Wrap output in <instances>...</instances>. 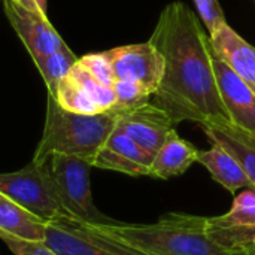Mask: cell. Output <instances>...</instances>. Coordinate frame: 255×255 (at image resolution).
Masks as SVG:
<instances>
[{"label": "cell", "mask_w": 255, "mask_h": 255, "mask_svg": "<svg viewBox=\"0 0 255 255\" xmlns=\"http://www.w3.org/2000/svg\"><path fill=\"white\" fill-rule=\"evenodd\" d=\"M148 42L164 60L154 105L176 124L230 123L215 79L211 39L185 3L172 1L161 10Z\"/></svg>", "instance_id": "1"}, {"label": "cell", "mask_w": 255, "mask_h": 255, "mask_svg": "<svg viewBox=\"0 0 255 255\" xmlns=\"http://www.w3.org/2000/svg\"><path fill=\"white\" fill-rule=\"evenodd\" d=\"M206 217L167 212L152 224H127L109 220L90 224L146 255H230L206 233Z\"/></svg>", "instance_id": "2"}, {"label": "cell", "mask_w": 255, "mask_h": 255, "mask_svg": "<svg viewBox=\"0 0 255 255\" xmlns=\"http://www.w3.org/2000/svg\"><path fill=\"white\" fill-rule=\"evenodd\" d=\"M118 112L111 109L93 115L75 114L61 108L48 94L43 133L33 160H42L49 154H66L84 158L93 166L96 154L117 127Z\"/></svg>", "instance_id": "3"}, {"label": "cell", "mask_w": 255, "mask_h": 255, "mask_svg": "<svg viewBox=\"0 0 255 255\" xmlns=\"http://www.w3.org/2000/svg\"><path fill=\"white\" fill-rule=\"evenodd\" d=\"M34 161L43 166L52 193L69 218L87 224L109 221L93 200L90 184L91 163L66 154H49Z\"/></svg>", "instance_id": "4"}, {"label": "cell", "mask_w": 255, "mask_h": 255, "mask_svg": "<svg viewBox=\"0 0 255 255\" xmlns=\"http://www.w3.org/2000/svg\"><path fill=\"white\" fill-rule=\"evenodd\" d=\"M43 242L57 255H146L87 223L66 217L45 224Z\"/></svg>", "instance_id": "5"}, {"label": "cell", "mask_w": 255, "mask_h": 255, "mask_svg": "<svg viewBox=\"0 0 255 255\" xmlns=\"http://www.w3.org/2000/svg\"><path fill=\"white\" fill-rule=\"evenodd\" d=\"M0 193L45 223L63 217L69 218L57 202L39 161L31 160L16 172L0 173Z\"/></svg>", "instance_id": "6"}, {"label": "cell", "mask_w": 255, "mask_h": 255, "mask_svg": "<svg viewBox=\"0 0 255 255\" xmlns=\"http://www.w3.org/2000/svg\"><path fill=\"white\" fill-rule=\"evenodd\" d=\"M209 239L224 253H245L255 245V190L245 188L233 200L230 211L206 217Z\"/></svg>", "instance_id": "7"}, {"label": "cell", "mask_w": 255, "mask_h": 255, "mask_svg": "<svg viewBox=\"0 0 255 255\" xmlns=\"http://www.w3.org/2000/svg\"><path fill=\"white\" fill-rule=\"evenodd\" d=\"M103 52L112 66L115 81H131L152 94L157 91L164 72V60L151 42L117 46Z\"/></svg>", "instance_id": "8"}, {"label": "cell", "mask_w": 255, "mask_h": 255, "mask_svg": "<svg viewBox=\"0 0 255 255\" xmlns=\"http://www.w3.org/2000/svg\"><path fill=\"white\" fill-rule=\"evenodd\" d=\"M4 13L31 58L52 54L66 46L46 13L33 12L15 0H3Z\"/></svg>", "instance_id": "9"}, {"label": "cell", "mask_w": 255, "mask_h": 255, "mask_svg": "<svg viewBox=\"0 0 255 255\" xmlns=\"http://www.w3.org/2000/svg\"><path fill=\"white\" fill-rule=\"evenodd\" d=\"M117 126L146 152L155 155L167 136L175 130L176 123L166 111L148 102L133 109L120 111Z\"/></svg>", "instance_id": "10"}, {"label": "cell", "mask_w": 255, "mask_h": 255, "mask_svg": "<svg viewBox=\"0 0 255 255\" xmlns=\"http://www.w3.org/2000/svg\"><path fill=\"white\" fill-rule=\"evenodd\" d=\"M154 155L139 146L118 126L112 130L93 160V167L128 176H149Z\"/></svg>", "instance_id": "11"}, {"label": "cell", "mask_w": 255, "mask_h": 255, "mask_svg": "<svg viewBox=\"0 0 255 255\" xmlns=\"http://www.w3.org/2000/svg\"><path fill=\"white\" fill-rule=\"evenodd\" d=\"M212 63L218 91L230 123L255 136V93L214 52Z\"/></svg>", "instance_id": "12"}, {"label": "cell", "mask_w": 255, "mask_h": 255, "mask_svg": "<svg viewBox=\"0 0 255 255\" xmlns=\"http://www.w3.org/2000/svg\"><path fill=\"white\" fill-rule=\"evenodd\" d=\"M214 52L255 93V46L229 24L209 34Z\"/></svg>", "instance_id": "13"}, {"label": "cell", "mask_w": 255, "mask_h": 255, "mask_svg": "<svg viewBox=\"0 0 255 255\" xmlns=\"http://www.w3.org/2000/svg\"><path fill=\"white\" fill-rule=\"evenodd\" d=\"M212 143L223 146L241 164L255 190V136L233 126L232 123L200 126Z\"/></svg>", "instance_id": "14"}, {"label": "cell", "mask_w": 255, "mask_h": 255, "mask_svg": "<svg viewBox=\"0 0 255 255\" xmlns=\"http://www.w3.org/2000/svg\"><path fill=\"white\" fill-rule=\"evenodd\" d=\"M199 149L188 140L182 139L173 130L160 149L155 152L149 176L157 179H170L185 173L194 163H197Z\"/></svg>", "instance_id": "15"}, {"label": "cell", "mask_w": 255, "mask_h": 255, "mask_svg": "<svg viewBox=\"0 0 255 255\" xmlns=\"http://www.w3.org/2000/svg\"><path fill=\"white\" fill-rule=\"evenodd\" d=\"M197 163H200L211 173L215 182L232 194L242 188H251V182L238 160L217 143H212V146L206 151H199Z\"/></svg>", "instance_id": "16"}, {"label": "cell", "mask_w": 255, "mask_h": 255, "mask_svg": "<svg viewBox=\"0 0 255 255\" xmlns=\"http://www.w3.org/2000/svg\"><path fill=\"white\" fill-rule=\"evenodd\" d=\"M45 224V221L0 193V232L27 241H43Z\"/></svg>", "instance_id": "17"}, {"label": "cell", "mask_w": 255, "mask_h": 255, "mask_svg": "<svg viewBox=\"0 0 255 255\" xmlns=\"http://www.w3.org/2000/svg\"><path fill=\"white\" fill-rule=\"evenodd\" d=\"M33 61L45 81L48 94L55 97L60 81L70 72V69L78 61V57L66 45L64 48H61L52 54L36 57V58H33Z\"/></svg>", "instance_id": "18"}, {"label": "cell", "mask_w": 255, "mask_h": 255, "mask_svg": "<svg viewBox=\"0 0 255 255\" xmlns=\"http://www.w3.org/2000/svg\"><path fill=\"white\" fill-rule=\"evenodd\" d=\"M67 75L88 94V97L96 103L100 112L115 109L117 100H115L114 88L99 82L94 76L90 75V72L79 61L75 63V66L70 69Z\"/></svg>", "instance_id": "19"}, {"label": "cell", "mask_w": 255, "mask_h": 255, "mask_svg": "<svg viewBox=\"0 0 255 255\" xmlns=\"http://www.w3.org/2000/svg\"><path fill=\"white\" fill-rule=\"evenodd\" d=\"M61 108L66 111L75 112V114H85V115H93V114H100L99 108L96 103L88 97V94L69 76L66 75L57 88V94L54 97Z\"/></svg>", "instance_id": "20"}, {"label": "cell", "mask_w": 255, "mask_h": 255, "mask_svg": "<svg viewBox=\"0 0 255 255\" xmlns=\"http://www.w3.org/2000/svg\"><path fill=\"white\" fill-rule=\"evenodd\" d=\"M114 93H115V109L117 111H126V109H133L137 106H142L149 102L152 97V93L148 91L145 87L140 84L131 82V81H121L117 79L112 85Z\"/></svg>", "instance_id": "21"}, {"label": "cell", "mask_w": 255, "mask_h": 255, "mask_svg": "<svg viewBox=\"0 0 255 255\" xmlns=\"http://www.w3.org/2000/svg\"><path fill=\"white\" fill-rule=\"evenodd\" d=\"M78 61L99 82H102L106 87H112L114 85L115 76H114V72H112V66H111V63H109V60H108L105 52L88 54V55H84V57L78 58Z\"/></svg>", "instance_id": "22"}, {"label": "cell", "mask_w": 255, "mask_h": 255, "mask_svg": "<svg viewBox=\"0 0 255 255\" xmlns=\"http://www.w3.org/2000/svg\"><path fill=\"white\" fill-rule=\"evenodd\" d=\"M0 241L13 255H57L43 241H27L4 232H0Z\"/></svg>", "instance_id": "23"}, {"label": "cell", "mask_w": 255, "mask_h": 255, "mask_svg": "<svg viewBox=\"0 0 255 255\" xmlns=\"http://www.w3.org/2000/svg\"><path fill=\"white\" fill-rule=\"evenodd\" d=\"M194 4L203 24L208 27L209 34L215 33L218 28L227 24L224 12L217 0H194Z\"/></svg>", "instance_id": "24"}, {"label": "cell", "mask_w": 255, "mask_h": 255, "mask_svg": "<svg viewBox=\"0 0 255 255\" xmlns=\"http://www.w3.org/2000/svg\"><path fill=\"white\" fill-rule=\"evenodd\" d=\"M18 4L33 10V12H40V13H46V6L48 1L46 0H15Z\"/></svg>", "instance_id": "25"}, {"label": "cell", "mask_w": 255, "mask_h": 255, "mask_svg": "<svg viewBox=\"0 0 255 255\" xmlns=\"http://www.w3.org/2000/svg\"><path fill=\"white\" fill-rule=\"evenodd\" d=\"M245 253H247L248 255H255V245H253V247H251L250 250H247Z\"/></svg>", "instance_id": "26"}, {"label": "cell", "mask_w": 255, "mask_h": 255, "mask_svg": "<svg viewBox=\"0 0 255 255\" xmlns=\"http://www.w3.org/2000/svg\"><path fill=\"white\" fill-rule=\"evenodd\" d=\"M230 255H248L247 253H235V254H230Z\"/></svg>", "instance_id": "27"}]
</instances>
